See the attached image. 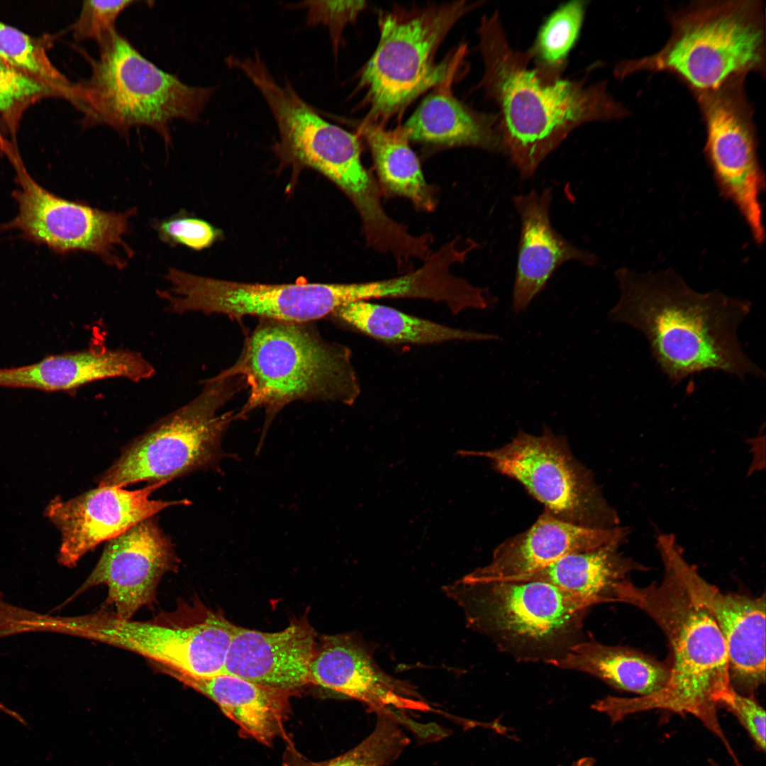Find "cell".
Returning <instances> with one entry per match:
<instances>
[{"instance_id":"cell-19","label":"cell","mask_w":766,"mask_h":766,"mask_svg":"<svg viewBox=\"0 0 766 766\" xmlns=\"http://www.w3.org/2000/svg\"><path fill=\"white\" fill-rule=\"evenodd\" d=\"M179 559L171 539L152 516L107 541L96 566L77 591L105 585L106 602L121 619H131L152 603L160 581Z\"/></svg>"},{"instance_id":"cell-5","label":"cell","mask_w":766,"mask_h":766,"mask_svg":"<svg viewBox=\"0 0 766 766\" xmlns=\"http://www.w3.org/2000/svg\"><path fill=\"white\" fill-rule=\"evenodd\" d=\"M671 33L655 53L621 62L616 74H672L694 94L765 73V23L760 1H696L673 12Z\"/></svg>"},{"instance_id":"cell-18","label":"cell","mask_w":766,"mask_h":766,"mask_svg":"<svg viewBox=\"0 0 766 766\" xmlns=\"http://www.w3.org/2000/svg\"><path fill=\"white\" fill-rule=\"evenodd\" d=\"M309 682L355 699L376 714L394 717L413 731L419 723L407 712H428L432 708L407 684L385 673L367 645L357 635H323L309 667Z\"/></svg>"},{"instance_id":"cell-34","label":"cell","mask_w":766,"mask_h":766,"mask_svg":"<svg viewBox=\"0 0 766 766\" xmlns=\"http://www.w3.org/2000/svg\"><path fill=\"white\" fill-rule=\"evenodd\" d=\"M135 1H84L79 16L73 25L78 40H92L98 45L115 32L120 14Z\"/></svg>"},{"instance_id":"cell-36","label":"cell","mask_w":766,"mask_h":766,"mask_svg":"<svg viewBox=\"0 0 766 766\" xmlns=\"http://www.w3.org/2000/svg\"><path fill=\"white\" fill-rule=\"evenodd\" d=\"M44 93L57 95L44 83L0 59V113L6 114Z\"/></svg>"},{"instance_id":"cell-29","label":"cell","mask_w":766,"mask_h":766,"mask_svg":"<svg viewBox=\"0 0 766 766\" xmlns=\"http://www.w3.org/2000/svg\"><path fill=\"white\" fill-rule=\"evenodd\" d=\"M332 315L370 337L388 343L428 345L500 340L496 334L452 328L368 301L344 305Z\"/></svg>"},{"instance_id":"cell-3","label":"cell","mask_w":766,"mask_h":766,"mask_svg":"<svg viewBox=\"0 0 766 766\" xmlns=\"http://www.w3.org/2000/svg\"><path fill=\"white\" fill-rule=\"evenodd\" d=\"M658 583L639 587L629 579L620 586L616 602L647 614L663 632L669 648L666 684L654 694L635 697L609 696L592 707L613 723L650 710L690 714L722 743L733 763L738 758L717 716L721 695L731 685L726 645L711 616L667 566Z\"/></svg>"},{"instance_id":"cell-28","label":"cell","mask_w":766,"mask_h":766,"mask_svg":"<svg viewBox=\"0 0 766 766\" xmlns=\"http://www.w3.org/2000/svg\"><path fill=\"white\" fill-rule=\"evenodd\" d=\"M360 132L370 148L382 192L407 199L419 210H434L435 193L425 179L403 127L387 129L384 125L363 121Z\"/></svg>"},{"instance_id":"cell-8","label":"cell","mask_w":766,"mask_h":766,"mask_svg":"<svg viewBox=\"0 0 766 766\" xmlns=\"http://www.w3.org/2000/svg\"><path fill=\"white\" fill-rule=\"evenodd\" d=\"M477 6L455 1L379 13V43L357 84L368 109L364 122L384 125L425 91L453 80L462 50L439 63L435 55L453 26Z\"/></svg>"},{"instance_id":"cell-13","label":"cell","mask_w":766,"mask_h":766,"mask_svg":"<svg viewBox=\"0 0 766 766\" xmlns=\"http://www.w3.org/2000/svg\"><path fill=\"white\" fill-rule=\"evenodd\" d=\"M744 81L736 79L694 96L706 128L704 155L717 189L738 211L755 244L761 245L765 239L760 201L765 174Z\"/></svg>"},{"instance_id":"cell-7","label":"cell","mask_w":766,"mask_h":766,"mask_svg":"<svg viewBox=\"0 0 766 766\" xmlns=\"http://www.w3.org/2000/svg\"><path fill=\"white\" fill-rule=\"evenodd\" d=\"M87 57L91 75L74 84L71 101L85 127L105 125L125 135L145 126L169 143L170 123L198 121L213 92L162 70L116 30L99 45L96 59Z\"/></svg>"},{"instance_id":"cell-17","label":"cell","mask_w":766,"mask_h":766,"mask_svg":"<svg viewBox=\"0 0 766 766\" xmlns=\"http://www.w3.org/2000/svg\"><path fill=\"white\" fill-rule=\"evenodd\" d=\"M167 483H151L135 490L98 486L67 500L60 496L52 499L45 515L61 535L58 562L74 567L99 544L116 538L138 522L167 508L188 504L186 499H150L152 493Z\"/></svg>"},{"instance_id":"cell-25","label":"cell","mask_w":766,"mask_h":766,"mask_svg":"<svg viewBox=\"0 0 766 766\" xmlns=\"http://www.w3.org/2000/svg\"><path fill=\"white\" fill-rule=\"evenodd\" d=\"M449 80L426 97L402 126L409 140L504 152L497 116L478 113L453 96Z\"/></svg>"},{"instance_id":"cell-9","label":"cell","mask_w":766,"mask_h":766,"mask_svg":"<svg viewBox=\"0 0 766 766\" xmlns=\"http://www.w3.org/2000/svg\"><path fill=\"white\" fill-rule=\"evenodd\" d=\"M229 66L240 71L261 93L277 127L274 149L283 161L312 168L333 182L350 200L362 226L375 228L387 213L382 191L361 160L356 135L324 119L288 81L278 82L258 52L233 56Z\"/></svg>"},{"instance_id":"cell-32","label":"cell","mask_w":766,"mask_h":766,"mask_svg":"<svg viewBox=\"0 0 766 766\" xmlns=\"http://www.w3.org/2000/svg\"><path fill=\"white\" fill-rule=\"evenodd\" d=\"M0 59L70 101L74 86L52 63L40 42L0 21Z\"/></svg>"},{"instance_id":"cell-6","label":"cell","mask_w":766,"mask_h":766,"mask_svg":"<svg viewBox=\"0 0 766 766\" xmlns=\"http://www.w3.org/2000/svg\"><path fill=\"white\" fill-rule=\"evenodd\" d=\"M448 596L467 624L516 660L549 664L584 639L592 600L537 581H469L449 585Z\"/></svg>"},{"instance_id":"cell-4","label":"cell","mask_w":766,"mask_h":766,"mask_svg":"<svg viewBox=\"0 0 766 766\" xmlns=\"http://www.w3.org/2000/svg\"><path fill=\"white\" fill-rule=\"evenodd\" d=\"M307 323L261 319L238 361L225 370L249 388L235 418L263 408L265 431L274 416L295 401L353 404L360 388L345 345L325 340Z\"/></svg>"},{"instance_id":"cell-14","label":"cell","mask_w":766,"mask_h":766,"mask_svg":"<svg viewBox=\"0 0 766 766\" xmlns=\"http://www.w3.org/2000/svg\"><path fill=\"white\" fill-rule=\"evenodd\" d=\"M169 292L159 295L172 313L200 311L240 318L308 323L333 314L343 306L340 283L264 284L217 279L171 267Z\"/></svg>"},{"instance_id":"cell-10","label":"cell","mask_w":766,"mask_h":766,"mask_svg":"<svg viewBox=\"0 0 766 766\" xmlns=\"http://www.w3.org/2000/svg\"><path fill=\"white\" fill-rule=\"evenodd\" d=\"M45 632L67 634L127 650L155 665L196 677L224 673L238 626L200 601L149 621L99 611L77 616L46 615Z\"/></svg>"},{"instance_id":"cell-35","label":"cell","mask_w":766,"mask_h":766,"mask_svg":"<svg viewBox=\"0 0 766 766\" xmlns=\"http://www.w3.org/2000/svg\"><path fill=\"white\" fill-rule=\"evenodd\" d=\"M155 227L163 242L170 245H182L196 250L211 246L220 234L208 222L182 215L160 221Z\"/></svg>"},{"instance_id":"cell-31","label":"cell","mask_w":766,"mask_h":766,"mask_svg":"<svg viewBox=\"0 0 766 766\" xmlns=\"http://www.w3.org/2000/svg\"><path fill=\"white\" fill-rule=\"evenodd\" d=\"M586 2L571 1L562 5L540 27L532 48L528 50L535 67L548 78H557L569 52L579 37L586 11Z\"/></svg>"},{"instance_id":"cell-11","label":"cell","mask_w":766,"mask_h":766,"mask_svg":"<svg viewBox=\"0 0 766 766\" xmlns=\"http://www.w3.org/2000/svg\"><path fill=\"white\" fill-rule=\"evenodd\" d=\"M244 385L240 377L225 370L205 381L197 396L126 445L96 479L98 486L169 482L217 465L222 437L236 419L233 412L221 413V409Z\"/></svg>"},{"instance_id":"cell-21","label":"cell","mask_w":766,"mask_h":766,"mask_svg":"<svg viewBox=\"0 0 766 766\" xmlns=\"http://www.w3.org/2000/svg\"><path fill=\"white\" fill-rule=\"evenodd\" d=\"M316 633L306 615L284 630L266 633L238 626L224 673L255 683L299 692L309 684V667Z\"/></svg>"},{"instance_id":"cell-26","label":"cell","mask_w":766,"mask_h":766,"mask_svg":"<svg viewBox=\"0 0 766 766\" xmlns=\"http://www.w3.org/2000/svg\"><path fill=\"white\" fill-rule=\"evenodd\" d=\"M549 665L594 676L612 687L647 696L667 682L669 665L636 649L584 639Z\"/></svg>"},{"instance_id":"cell-39","label":"cell","mask_w":766,"mask_h":766,"mask_svg":"<svg viewBox=\"0 0 766 766\" xmlns=\"http://www.w3.org/2000/svg\"><path fill=\"white\" fill-rule=\"evenodd\" d=\"M0 711L6 714L8 716H10V715L12 714V709L11 710L10 708L7 707L6 705H4L1 702H0Z\"/></svg>"},{"instance_id":"cell-2","label":"cell","mask_w":766,"mask_h":766,"mask_svg":"<svg viewBox=\"0 0 766 766\" xmlns=\"http://www.w3.org/2000/svg\"><path fill=\"white\" fill-rule=\"evenodd\" d=\"M477 32L484 64L481 86L499 108L503 150L522 178L531 177L579 126L628 115L604 82L548 78L529 67V52L511 46L498 12L483 16Z\"/></svg>"},{"instance_id":"cell-38","label":"cell","mask_w":766,"mask_h":766,"mask_svg":"<svg viewBox=\"0 0 766 766\" xmlns=\"http://www.w3.org/2000/svg\"><path fill=\"white\" fill-rule=\"evenodd\" d=\"M574 766H595V762L591 757H584L577 761Z\"/></svg>"},{"instance_id":"cell-12","label":"cell","mask_w":766,"mask_h":766,"mask_svg":"<svg viewBox=\"0 0 766 766\" xmlns=\"http://www.w3.org/2000/svg\"><path fill=\"white\" fill-rule=\"evenodd\" d=\"M488 460L515 479L555 516L589 528L619 526L591 472L572 455L565 438L544 426L540 435L518 431L504 445L489 450L460 451Z\"/></svg>"},{"instance_id":"cell-23","label":"cell","mask_w":766,"mask_h":766,"mask_svg":"<svg viewBox=\"0 0 766 766\" xmlns=\"http://www.w3.org/2000/svg\"><path fill=\"white\" fill-rule=\"evenodd\" d=\"M154 373L153 366L138 353L89 349L50 355L28 365L0 369V387L65 392L106 378L123 377L138 382Z\"/></svg>"},{"instance_id":"cell-40","label":"cell","mask_w":766,"mask_h":766,"mask_svg":"<svg viewBox=\"0 0 766 766\" xmlns=\"http://www.w3.org/2000/svg\"><path fill=\"white\" fill-rule=\"evenodd\" d=\"M709 762L711 764V766H720L716 762L713 760H710Z\"/></svg>"},{"instance_id":"cell-20","label":"cell","mask_w":766,"mask_h":766,"mask_svg":"<svg viewBox=\"0 0 766 766\" xmlns=\"http://www.w3.org/2000/svg\"><path fill=\"white\" fill-rule=\"evenodd\" d=\"M628 530L589 528L544 512L525 531L501 543L490 562L463 577L469 581H515L569 555L624 543Z\"/></svg>"},{"instance_id":"cell-37","label":"cell","mask_w":766,"mask_h":766,"mask_svg":"<svg viewBox=\"0 0 766 766\" xmlns=\"http://www.w3.org/2000/svg\"><path fill=\"white\" fill-rule=\"evenodd\" d=\"M718 707L731 712L748 733L756 749L765 750V711L755 696L738 692L731 685L721 695Z\"/></svg>"},{"instance_id":"cell-15","label":"cell","mask_w":766,"mask_h":766,"mask_svg":"<svg viewBox=\"0 0 766 766\" xmlns=\"http://www.w3.org/2000/svg\"><path fill=\"white\" fill-rule=\"evenodd\" d=\"M20 189L13 192L17 216L4 228H17L28 238L59 252L85 251L121 269L132 250L123 240L135 209L106 211L55 196L17 167Z\"/></svg>"},{"instance_id":"cell-33","label":"cell","mask_w":766,"mask_h":766,"mask_svg":"<svg viewBox=\"0 0 766 766\" xmlns=\"http://www.w3.org/2000/svg\"><path fill=\"white\" fill-rule=\"evenodd\" d=\"M306 9L308 25H322L328 30L335 54L341 45L344 28L355 22L366 8L364 1H304L292 6Z\"/></svg>"},{"instance_id":"cell-24","label":"cell","mask_w":766,"mask_h":766,"mask_svg":"<svg viewBox=\"0 0 766 766\" xmlns=\"http://www.w3.org/2000/svg\"><path fill=\"white\" fill-rule=\"evenodd\" d=\"M155 666L211 699L243 733L260 743L270 746L279 737L290 742L284 723L290 711V699L296 692L255 683L226 673L202 678Z\"/></svg>"},{"instance_id":"cell-27","label":"cell","mask_w":766,"mask_h":766,"mask_svg":"<svg viewBox=\"0 0 766 766\" xmlns=\"http://www.w3.org/2000/svg\"><path fill=\"white\" fill-rule=\"evenodd\" d=\"M619 545L569 555L558 561L515 581L550 584L589 599L596 604L616 602L623 582L633 572L648 567L625 556Z\"/></svg>"},{"instance_id":"cell-1","label":"cell","mask_w":766,"mask_h":766,"mask_svg":"<svg viewBox=\"0 0 766 766\" xmlns=\"http://www.w3.org/2000/svg\"><path fill=\"white\" fill-rule=\"evenodd\" d=\"M620 290L609 310L613 323L628 325L646 338L652 357L673 384L705 371L740 379L764 377L745 353L738 331L752 304L720 290L699 292L674 270L615 273Z\"/></svg>"},{"instance_id":"cell-22","label":"cell","mask_w":766,"mask_h":766,"mask_svg":"<svg viewBox=\"0 0 766 766\" xmlns=\"http://www.w3.org/2000/svg\"><path fill=\"white\" fill-rule=\"evenodd\" d=\"M551 189L513 198L521 221L517 265L512 292V309L525 311L545 287L562 264L576 261L587 266L596 263V256L567 241L550 221Z\"/></svg>"},{"instance_id":"cell-16","label":"cell","mask_w":766,"mask_h":766,"mask_svg":"<svg viewBox=\"0 0 766 766\" xmlns=\"http://www.w3.org/2000/svg\"><path fill=\"white\" fill-rule=\"evenodd\" d=\"M656 546L662 564L715 621L726 645L731 686L755 696L765 681V594L753 596L721 591L687 561L671 533L660 534Z\"/></svg>"},{"instance_id":"cell-30","label":"cell","mask_w":766,"mask_h":766,"mask_svg":"<svg viewBox=\"0 0 766 766\" xmlns=\"http://www.w3.org/2000/svg\"><path fill=\"white\" fill-rule=\"evenodd\" d=\"M372 732L349 751L333 759L314 762L289 745L283 766H385L395 760L409 744L403 726L393 716L377 714Z\"/></svg>"}]
</instances>
